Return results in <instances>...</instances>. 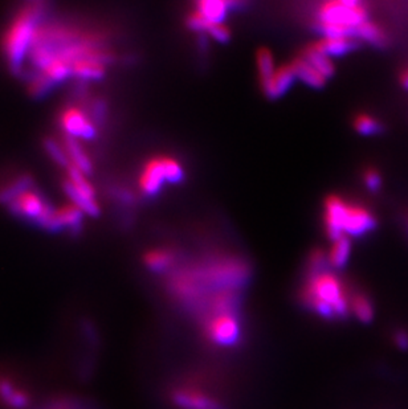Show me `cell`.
I'll use <instances>...</instances> for the list:
<instances>
[{
    "label": "cell",
    "mask_w": 408,
    "mask_h": 409,
    "mask_svg": "<svg viewBox=\"0 0 408 409\" xmlns=\"http://www.w3.org/2000/svg\"><path fill=\"white\" fill-rule=\"evenodd\" d=\"M324 222L332 240L341 236H361L375 226V217L367 208L339 197L326 199Z\"/></svg>",
    "instance_id": "cell-3"
},
{
    "label": "cell",
    "mask_w": 408,
    "mask_h": 409,
    "mask_svg": "<svg viewBox=\"0 0 408 409\" xmlns=\"http://www.w3.org/2000/svg\"><path fill=\"white\" fill-rule=\"evenodd\" d=\"M395 343L399 349L407 350L408 349V333L405 330H400L395 334Z\"/></svg>",
    "instance_id": "cell-28"
},
{
    "label": "cell",
    "mask_w": 408,
    "mask_h": 409,
    "mask_svg": "<svg viewBox=\"0 0 408 409\" xmlns=\"http://www.w3.org/2000/svg\"><path fill=\"white\" fill-rule=\"evenodd\" d=\"M355 36L361 37L362 40L374 44V45H384L387 42V37L384 35V32L380 28V26H377L375 23L366 20L365 23H362L357 31H355Z\"/></svg>",
    "instance_id": "cell-21"
},
{
    "label": "cell",
    "mask_w": 408,
    "mask_h": 409,
    "mask_svg": "<svg viewBox=\"0 0 408 409\" xmlns=\"http://www.w3.org/2000/svg\"><path fill=\"white\" fill-rule=\"evenodd\" d=\"M146 267L153 272H163L174 264V253L166 248H156L145 254Z\"/></svg>",
    "instance_id": "cell-18"
},
{
    "label": "cell",
    "mask_w": 408,
    "mask_h": 409,
    "mask_svg": "<svg viewBox=\"0 0 408 409\" xmlns=\"http://www.w3.org/2000/svg\"><path fill=\"white\" fill-rule=\"evenodd\" d=\"M44 147H45L48 156H51L60 167L67 169L71 165V160L68 158V154H67L64 146L58 144L55 140L47 138L44 142Z\"/></svg>",
    "instance_id": "cell-24"
},
{
    "label": "cell",
    "mask_w": 408,
    "mask_h": 409,
    "mask_svg": "<svg viewBox=\"0 0 408 409\" xmlns=\"http://www.w3.org/2000/svg\"><path fill=\"white\" fill-rule=\"evenodd\" d=\"M58 122L65 131V135L72 138H83L89 141L97 135V127L92 117L76 105L65 106L60 113Z\"/></svg>",
    "instance_id": "cell-7"
},
{
    "label": "cell",
    "mask_w": 408,
    "mask_h": 409,
    "mask_svg": "<svg viewBox=\"0 0 408 409\" xmlns=\"http://www.w3.org/2000/svg\"><path fill=\"white\" fill-rule=\"evenodd\" d=\"M295 78H296V76H295V72L292 69L291 64L281 65V67L276 68L275 73L268 78L264 84H261V87L268 97L276 99V97L282 96L291 87Z\"/></svg>",
    "instance_id": "cell-11"
},
{
    "label": "cell",
    "mask_w": 408,
    "mask_h": 409,
    "mask_svg": "<svg viewBox=\"0 0 408 409\" xmlns=\"http://www.w3.org/2000/svg\"><path fill=\"white\" fill-rule=\"evenodd\" d=\"M350 310L364 324H368L374 318V306L364 293H354L350 296Z\"/></svg>",
    "instance_id": "cell-19"
},
{
    "label": "cell",
    "mask_w": 408,
    "mask_h": 409,
    "mask_svg": "<svg viewBox=\"0 0 408 409\" xmlns=\"http://www.w3.org/2000/svg\"><path fill=\"white\" fill-rule=\"evenodd\" d=\"M172 403L179 409H225L213 396L195 387H181L172 391Z\"/></svg>",
    "instance_id": "cell-9"
},
{
    "label": "cell",
    "mask_w": 408,
    "mask_h": 409,
    "mask_svg": "<svg viewBox=\"0 0 408 409\" xmlns=\"http://www.w3.org/2000/svg\"><path fill=\"white\" fill-rule=\"evenodd\" d=\"M365 183L370 190H378L382 184V178L377 171L368 169L365 172Z\"/></svg>",
    "instance_id": "cell-27"
},
{
    "label": "cell",
    "mask_w": 408,
    "mask_h": 409,
    "mask_svg": "<svg viewBox=\"0 0 408 409\" xmlns=\"http://www.w3.org/2000/svg\"><path fill=\"white\" fill-rule=\"evenodd\" d=\"M183 178L181 163L171 156H159L150 159L142 169L140 188L146 195H155L162 185L170 182H178Z\"/></svg>",
    "instance_id": "cell-5"
},
{
    "label": "cell",
    "mask_w": 408,
    "mask_h": 409,
    "mask_svg": "<svg viewBox=\"0 0 408 409\" xmlns=\"http://www.w3.org/2000/svg\"><path fill=\"white\" fill-rule=\"evenodd\" d=\"M83 213L73 203L56 208L57 220L63 229H70L72 233H79L83 226Z\"/></svg>",
    "instance_id": "cell-15"
},
{
    "label": "cell",
    "mask_w": 408,
    "mask_h": 409,
    "mask_svg": "<svg viewBox=\"0 0 408 409\" xmlns=\"http://www.w3.org/2000/svg\"><path fill=\"white\" fill-rule=\"evenodd\" d=\"M257 71L260 77V84H264L268 78L276 71V62L273 55L268 49H260L257 52Z\"/></svg>",
    "instance_id": "cell-22"
},
{
    "label": "cell",
    "mask_w": 408,
    "mask_h": 409,
    "mask_svg": "<svg viewBox=\"0 0 408 409\" xmlns=\"http://www.w3.org/2000/svg\"><path fill=\"white\" fill-rule=\"evenodd\" d=\"M357 45L352 36H324L311 47L326 56H339L352 51Z\"/></svg>",
    "instance_id": "cell-12"
},
{
    "label": "cell",
    "mask_w": 408,
    "mask_h": 409,
    "mask_svg": "<svg viewBox=\"0 0 408 409\" xmlns=\"http://www.w3.org/2000/svg\"><path fill=\"white\" fill-rule=\"evenodd\" d=\"M45 3H27L8 26L3 37V52L7 60L8 68L14 74H22L26 57L35 39L44 15Z\"/></svg>",
    "instance_id": "cell-2"
},
{
    "label": "cell",
    "mask_w": 408,
    "mask_h": 409,
    "mask_svg": "<svg viewBox=\"0 0 408 409\" xmlns=\"http://www.w3.org/2000/svg\"><path fill=\"white\" fill-rule=\"evenodd\" d=\"M52 206L47 203L42 195L32 188L20 192L16 198L8 203L10 211L19 217H24L33 223H38L42 215L48 211Z\"/></svg>",
    "instance_id": "cell-8"
},
{
    "label": "cell",
    "mask_w": 408,
    "mask_h": 409,
    "mask_svg": "<svg viewBox=\"0 0 408 409\" xmlns=\"http://www.w3.org/2000/svg\"><path fill=\"white\" fill-rule=\"evenodd\" d=\"M366 6L361 1L333 0L323 3L317 11V26L325 36H352L367 19Z\"/></svg>",
    "instance_id": "cell-4"
},
{
    "label": "cell",
    "mask_w": 408,
    "mask_h": 409,
    "mask_svg": "<svg viewBox=\"0 0 408 409\" xmlns=\"http://www.w3.org/2000/svg\"><path fill=\"white\" fill-rule=\"evenodd\" d=\"M302 57L305 60H308L310 64L324 76L325 78L330 77L334 73V65H333L330 57L326 56V55L321 53V52H318L311 45H309L305 49V52L302 53Z\"/></svg>",
    "instance_id": "cell-20"
},
{
    "label": "cell",
    "mask_w": 408,
    "mask_h": 409,
    "mask_svg": "<svg viewBox=\"0 0 408 409\" xmlns=\"http://www.w3.org/2000/svg\"><path fill=\"white\" fill-rule=\"evenodd\" d=\"M197 11L212 24L223 23L228 11V3L219 0H203L197 3Z\"/></svg>",
    "instance_id": "cell-17"
},
{
    "label": "cell",
    "mask_w": 408,
    "mask_h": 409,
    "mask_svg": "<svg viewBox=\"0 0 408 409\" xmlns=\"http://www.w3.org/2000/svg\"><path fill=\"white\" fill-rule=\"evenodd\" d=\"M301 297L302 302L323 318H345L350 311V296L345 285L324 269L311 272Z\"/></svg>",
    "instance_id": "cell-1"
},
{
    "label": "cell",
    "mask_w": 408,
    "mask_h": 409,
    "mask_svg": "<svg viewBox=\"0 0 408 409\" xmlns=\"http://www.w3.org/2000/svg\"><path fill=\"white\" fill-rule=\"evenodd\" d=\"M292 69L295 72V76L300 80H302L305 84L310 85L313 87H321L326 83L324 76L317 71L308 60L300 56L295 58L291 64Z\"/></svg>",
    "instance_id": "cell-13"
},
{
    "label": "cell",
    "mask_w": 408,
    "mask_h": 409,
    "mask_svg": "<svg viewBox=\"0 0 408 409\" xmlns=\"http://www.w3.org/2000/svg\"><path fill=\"white\" fill-rule=\"evenodd\" d=\"M355 130L362 135H374L382 130V125L377 118H373L368 114H359L354 119Z\"/></svg>",
    "instance_id": "cell-23"
},
{
    "label": "cell",
    "mask_w": 408,
    "mask_h": 409,
    "mask_svg": "<svg viewBox=\"0 0 408 409\" xmlns=\"http://www.w3.org/2000/svg\"><path fill=\"white\" fill-rule=\"evenodd\" d=\"M0 403L8 409H27L32 400L28 392L13 378L0 374Z\"/></svg>",
    "instance_id": "cell-10"
},
{
    "label": "cell",
    "mask_w": 408,
    "mask_h": 409,
    "mask_svg": "<svg viewBox=\"0 0 408 409\" xmlns=\"http://www.w3.org/2000/svg\"><path fill=\"white\" fill-rule=\"evenodd\" d=\"M400 84L403 85V87L408 90V68L406 71L402 72V74H400Z\"/></svg>",
    "instance_id": "cell-29"
},
{
    "label": "cell",
    "mask_w": 408,
    "mask_h": 409,
    "mask_svg": "<svg viewBox=\"0 0 408 409\" xmlns=\"http://www.w3.org/2000/svg\"><path fill=\"white\" fill-rule=\"evenodd\" d=\"M352 253V242L348 236H341L333 240L332 248L327 253V261L332 267L341 268L343 267Z\"/></svg>",
    "instance_id": "cell-16"
},
{
    "label": "cell",
    "mask_w": 408,
    "mask_h": 409,
    "mask_svg": "<svg viewBox=\"0 0 408 409\" xmlns=\"http://www.w3.org/2000/svg\"><path fill=\"white\" fill-rule=\"evenodd\" d=\"M204 335L216 346H235L241 338V325L236 311L209 314L204 318Z\"/></svg>",
    "instance_id": "cell-6"
},
{
    "label": "cell",
    "mask_w": 408,
    "mask_h": 409,
    "mask_svg": "<svg viewBox=\"0 0 408 409\" xmlns=\"http://www.w3.org/2000/svg\"><path fill=\"white\" fill-rule=\"evenodd\" d=\"M63 146L68 154L72 165L76 166L80 171H83L85 175H89L93 167H92L89 156H86L80 142L77 141L76 138H72L70 135H64Z\"/></svg>",
    "instance_id": "cell-14"
},
{
    "label": "cell",
    "mask_w": 408,
    "mask_h": 409,
    "mask_svg": "<svg viewBox=\"0 0 408 409\" xmlns=\"http://www.w3.org/2000/svg\"><path fill=\"white\" fill-rule=\"evenodd\" d=\"M209 33L211 35L212 37L218 42H225L229 39V28L225 26L223 23H216V24H212L210 29H209Z\"/></svg>",
    "instance_id": "cell-26"
},
{
    "label": "cell",
    "mask_w": 408,
    "mask_h": 409,
    "mask_svg": "<svg viewBox=\"0 0 408 409\" xmlns=\"http://www.w3.org/2000/svg\"><path fill=\"white\" fill-rule=\"evenodd\" d=\"M42 409H84L77 401L68 397H57L44 404Z\"/></svg>",
    "instance_id": "cell-25"
}]
</instances>
